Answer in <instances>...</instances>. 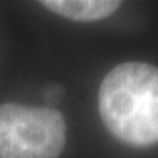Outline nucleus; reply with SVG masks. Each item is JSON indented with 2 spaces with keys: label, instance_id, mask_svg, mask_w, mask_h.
Instances as JSON below:
<instances>
[{
  "label": "nucleus",
  "instance_id": "f257e3e1",
  "mask_svg": "<svg viewBox=\"0 0 158 158\" xmlns=\"http://www.w3.org/2000/svg\"><path fill=\"white\" fill-rule=\"evenodd\" d=\"M98 106L111 135L132 147L158 142V68L148 63H122L104 78Z\"/></svg>",
  "mask_w": 158,
  "mask_h": 158
},
{
  "label": "nucleus",
  "instance_id": "f03ea898",
  "mask_svg": "<svg viewBox=\"0 0 158 158\" xmlns=\"http://www.w3.org/2000/svg\"><path fill=\"white\" fill-rule=\"evenodd\" d=\"M66 145V122L57 110L0 104V158H57Z\"/></svg>",
  "mask_w": 158,
  "mask_h": 158
},
{
  "label": "nucleus",
  "instance_id": "7ed1b4c3",
  "mask_svg": "<svg viewBox=\"0 0 158 158\" xmlns=\"http://www.w3.org/2000/svg\"><path fill=\"white\" fill-rule=\"evenodd\" d=\"M41 5L63 18L78 22H92L110 16L120 2L113 0H44Z\"/></svg>",
  "mask_w": 158,
  "mask_h": 158
},
{
  "label": "nucleus",
  "instance_id": "20e7f679",
  "mask_svg": "<svg viewBox=\"0 0 158 158\" xmlns=\"http://www.w3.org/2000/svg\"><path fill=\"white\" fill-rule=\"evenodd\" d=\"M62 92H63L62 86H53V88H50V89L47 91V98H48V101H57Z\"/></svg>",
  "mask_w": 158,
  "mask_h": 158
}]
</instances>
